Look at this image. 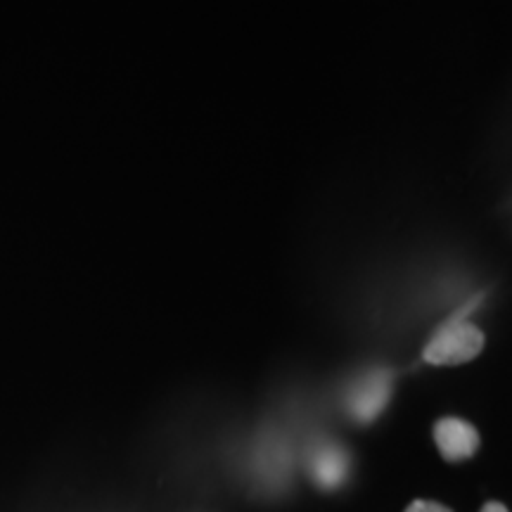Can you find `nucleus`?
<instances>
[{
    "instance_id": "nucleus-1",
    "label": "nucleus",
    "mask_w": 512,
    "mask_h": 512,
    "mask_svg": "<svg viewBox=\"0 0 512 512\" xmlns=\"http://www.w3.org/2000/svg\"><path fill=\"white\" fill-rule=\"evenodd\" d=\"M484 332L463 316H456L434 332L422 356L432 366H460L472 361L484 349Z\"/></svg>"
},
{
    "instance_id": "nucleus-2",
    "label": "nucleus",
    "mask_w": 512,
    "mask_h": 512,
    "mask_svg": "<svg viewBox=\"0 0 512 512\" xmlns=\"http://www.w3.org/2000/svg\"><path fill=\"white\" fill-rule=\"evenodd\" d=\"M392 373L384 368H375L361 375L351 384L347 396L349 415L361 425H370L380 418L389 399H392Z\"/></svg>"
},
{
    "instance_id": "nucleus-3",
    "label": "nucleus",
    "mask_w": 512,
    "mask_h": 512,
    "mask_svg": "<svg viewBox=\"0 0 512 512\" xmlns=\"http://www.w3.org/2000/svg\"><path fill=\"white\" fill-rule=\"evenodd\" d=\"M351 458L337 441H318L309 453V475L323 491H335L349 479Z\"/></svg>"
},
{
    "instance_id": "nucleus-4",
    "label": "nucleus",
    "mask_w": 512,
    "mask_h": 512,
    "mask_svg": "<svg viewBox=\"0 0 512 512\" xmlns=\"http://www.w3.org/2000/svg\"><path fill=\"white\" fill-rule=\"evenodd\" d=\"M434 441H437L441 458L448 463H460L477 453L479 432L467 420L446 415L434 425Z\"/></svg>"
},
{
    "instance_id": "nucleus-5",
    "label": "nucleus",
    "mask_w": 512,
    "mask_h": 512,
    "mask_svg": "<svg viewBox=\"0 0 512 512\" xmlns=\"http://www.w3.org/2000/svg\"><path fill=\"white\" fill-rule=\"evenodd\" d=\"M406 512H453V510L446 508V505H441V503H434V501H413L406 508Z\"/></svg>"
},
{
    "instance_id": "nucleus-6",
    "label": "nucleus",
    "mask_w": 512,
    "mask_h": 512,
    "mask_svg": "<svg viewBox=\"0 0 512 512\" xmlns=\"http://www.w3.org/2000/svg\"><path fill=\"white\" fill-rule=\"evenodd\" d=\"M479 512H510L508 508H505V505L503 503H496V501H491V503H486L484 505V508L482 510H479Z\"/></svg>"
}]
</instances>
